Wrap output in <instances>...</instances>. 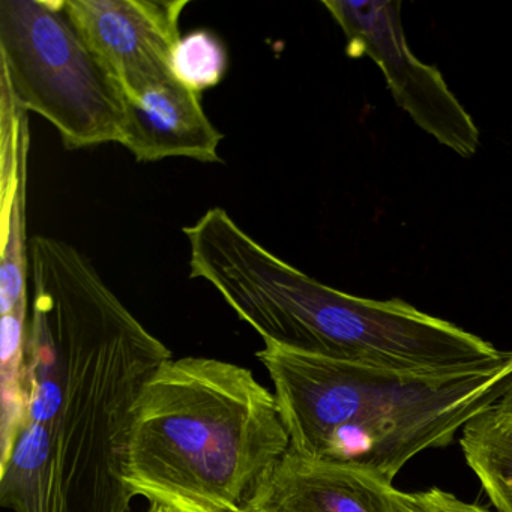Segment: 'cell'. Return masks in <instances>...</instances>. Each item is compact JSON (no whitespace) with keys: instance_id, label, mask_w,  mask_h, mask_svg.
<instances>
[{"instance_id":"cell-13","label":"cell","mask_w":512,"mask_h":512,"mask_svg":"<svg viewBox=\"0 0 512 512\" xmlns=\"http://www.w3.org/2000/svg\"><path fill=\"white\" fill-rule=\"evenodd\" d=\"M398 512H494L476 503L464 502L449 491L437 487L406 493L395 488Z\"/></svg>"},{"instance_id":"cell-2","label":"cell","mask_w":512,"mask_h":512,"mask_svg":"<svg viewBox=\"0 0 512 512\" xmlns=\"http://www.w3.org/2000/svg\"><path fill=\"white\" fill-rule=\"evenodd\" d=\"M289 452L277 397L253 371L170 358L134 406L127 484L169 512H262Z\"/></svg>"},{"instance_id":"cell-4","label":"cell","mask_w":512,"mask_h":512,"mask_svg":"<svg viewBox=\"0 0 512 512\" xmlns=\"http://www.w3.org/2000/svg\"><path fill=\"white\" fill-rule=\"evenodd\" d=\"M236 310L263 341L389 370L440 373L512 356L401 299L374 301L325 286L272 253L242 275Z\"/></svg>"},{"instance_id":"cell-14","label":"cell","mask_w":512,"mask_h":512,"mask_svg":"<svg viewBox=\"0 0 512 512\" xmlns=\"http://www.w3.org/2000/svg\"><path fill=\"white\" fill-rule=\"evenodd\" d=\"M497 409L512 418V388L496 403Z\"/></svg>"},{"instance_id":"cell-5","label":"cell","mask_w":512,"mask_h":512,"mask_svg":"<svg viewBox=\"0 0 512 512\" xmlns=\"http://www.w3.org/2000/svg\"><path fill=\"white\" fill-rule=\"evenodd\" d=\"M2 91L43 116L65 148L122 142L127 97L71 22L65 0H0Z\"/></svg>"},{"instance_id":"cell-3","label":"cell","mask_w":512,"mask_h":512,"mask_svg":"<svg viewBox=\"0 0 512 512\" xmlns=\"http://www.w3.org/2000/svg\"><path fill=\"white\" fill-rule=\"evenodd\" d=\"M290 451L347 464L394 482L422 451L445 448L512 388L506 361L440 373H409L326 358L263 341Z\"/></svg>"},{"instance_id":"cell-6","label":"cell","mask_w":512,"mask_h":512,"mask_svg":"<svg viewBox=\"0 0 512 512\" xmlns=\"http://www.w3.org/2000/svg\"><path fill=\"white\" fill-rule=\"evenodd\" d=\"M343 29L350 58H370L382 70L400 109L440 145L463 158L476 154L479 130L437 68L419 61L404 35L401 2L325 0Z\"/></svg>"},{"instance_id":"cell-7","label":"cell","mask_w":512,"mask_h":512,"mask_svg":"<svg viewBox=\"0 0 512 512\" xmlns=\"http://www.w3.org/2000/svg\"><path fill=\"white\" fill-rule=\"evenodd\" d=\"M187 5V0H65L71 22L127 98L173 79L170 58Z\"/></svg>"},{"instance_id":"cell-10","label":"cell","mask_w":512,"mask_h":512,"mask_svg":"<svg viewBox=\"0 0 512 512\" xmlns=\"http://www.w3.org/2000/svg\"><path fill=\"white\" fill-rule=\"evenodd\" d=\"M2 253L0 313L28 305L29 247L26 248V152L28 124L2 128Z\"/></svg>"},{"instance_id":"cell-12","label":"cell","mask_w":512,"mask_h":512,"mask_svg":"<svg viewBox=\"0 0 512 512\" xmlns=\"http://www.w3.org/2000/svg\"><path fill=\"white\" fill-rule=\"evenodd\" d=\"M229 58L223 41L206 29L179 38L170 58V71L179 83L202 94L224 79Z\"/></svg>"},{"instance_id":"cell-1","label":"cell","mask_w":512,"mask_h":512,"mask_svg":"<svg viewBox=\"0 0 512 512\" xmlns=\"http://www.w3.org/2000/svg\"><path fill=\"white\" fill-rule=\"evenodd\" d=\"M29 263L25 409L0 457V505L11 512H130L134 406L172 352L73 245L34 236Z\"/></svg>"},{"instance_id":"cell-15","label":"cell","mask_w":512,"mask_h":512,"mask_svg":"<svg viewBox=\"0 0 512 512\" xmlns=\"http://www.w3.org/2000/svg\"><path fill=\"white\" fill-rule=\"evenodd\" d=\"M146 512H169L166 508H163V506L158 505H149L148 511Z\"/></svg>"},{"instance_id":"cell-16","label":"cell","mask_w":512,"mask_h":512,"mask_svg":"<svg viewBox=\"0 0 512 512\" xmlns=\"http://www.w3.org/2000/svg\"><path fill=\"white\" fill-rule=\"evenodd\" d=\"M506 370L512 371V358L511 361L508 362V365H506Z\"/></svg>"},{"instance_id":"cell-17","label":"cell","mask_w":512,"mask_h":512,"mask_svg":"<svg viewBox=\"0 0 512 512\" xmlns=\"http://www.w3.org/2000/svg\"><path fill=\"white\" fill-rule=\"evenodd\" d=\"M262 512H272V511H269V509H263Z\"/></svg>"},{"instance_id":"cell-11","label":"cell","mask_w":512,"mask_h":512,"mask_svg":"<svg viewBox=\"0 0 512 512\" xmlns=\"http://www.w3.org/2000/svg\"><path fill=\"white\" fill-rule=\"evenodd\" d=\"M460 445L496 512H512L511 416L488 407L464 425Z\"/></svg>"},{"instance_id":"cell-9","label":"cell","mask_w":512,"mask_h":512,"mask_svg":"<svg viewBox=\"0 0 512 512\" xmlns=\"http://www.w3.org/2000/svg\"><path fill=\"white\" fill-rule=\"evenodd\" d=\"M395 487L380 476L290 451L265 509L272 512H398Z\"/></svg>"},{"instance_id":"cell-8","label":"cell","mask_w":512,"mask_h":512,"mask_svg":"<svg viewBox=\"0 0 512 512\" xmlns=\"http://www.w3.org/2000/svg\"><path fill=\"white\" fill-rule=\"evenodd\" d=\"M220 131L206 116L200 95L173 77L136 98H127L124 145L140 163L169 157L220 161Z\"/></svg>"}]
</instances>
